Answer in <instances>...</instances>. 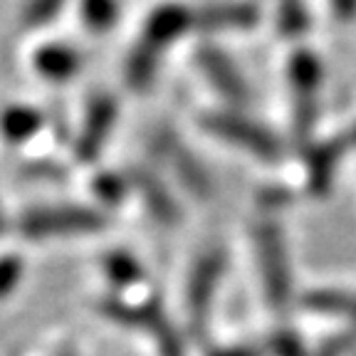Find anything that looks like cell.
I'll return each instance as SVG.
<instances>
[{"instance_id": "cell-12", "label": "cell", "mask_w": 356, "mask_h": 356, "mask_svg": "<svg viewBox=\"0 0 356 356\" xmlns=\"http://www.w3.org/2000/svg\"><path fill=\"white\" fill-rule=\"evenodd\" d=\"M33 65L42 77L62 82V79L72 77V74L77 72L79 57L70 44L50 42V44H42V47L35 50Z\"/></svg>"}, {"instance_id": "cell-18", "label": "cell", "mask_w": 356, "mask_h": 356, "mask_svg": "<svg viewBox=\"0 0 356 356\" xmlns=\"http://www.w3.org/2000/svg\"><path fill=\"white\" fill-rule=\"evenodd\" d=\"M22 257L15 252H8V255H0V300H6L13 289L17 287L22 277Z\"/></svg>"}, {"instance_id": "cell-15", "label": "cell", "mask_w": 356, "mask_h": 356, "mask_svg": "<svg viewBox=\"0 0 356 356\" xmlns=\"http://www.w3.org/2000/svg\"><path fill=\"white\" fill-rule=\"evenodd\" d=\"M159 62L161 55L151 47H146L144 42H136L134 50L129 52L127 60V82L131 89H146L156 77V70H159Z\"/></svg>"}, {"instance_id": "cell-3", "label": "cell", "mask_w": 356, "mask_h": 356, "mask_svg": "<svg viewBox=\"0 0 356 356\" xmlns=\"http://www.w3.org/2000/svg\"><path fill=\"white\" fill-rule=\"evenodd\" d=\"M106 218L99 211L87 206H47L33 208L20 218L17 228L22 235L33 240L52 238V235H74V233H95L104 228Z\"/></svg>"}, {"instance_id": "cell-9", "label": "cell", "mask_w": 356, "mask_h": 356, "mask_svg": "<svg viewBox=\"0 0 356 356\" xmlns=\"http://www.w3.org/2000/svg\"><path fill=\"white\" fill-rule=\"evenodd\" d=\"M193 22H195V15L184 6L154 8L151 15L146 17L144 33H141L139 42L149 44L151 50L163 55V52L168 50V44H171L176 38H181Z\"/></svg>"}, {"instance_id": "cell-22", "label": "cell", "mask_w": 356, "mask_h": 356, "mask_svg": "<svg viewBox=\"0 0 356 356\" xmlns=\"http://www.w3.org/2000/svg\"><path fill=\"white\" fill-rule=\"evenodd\" d=\"M60 10L62 6L60 3H52V0H47V3H33V6H28L22 10V22L30 25V28H38V25L50 22Z\"/></svg>"}, {"instance_id": "cell-23", "label": "cell", "mask_w": 356, "mask_h": 356, "mask_svg": "<svg viewBox=\"0 0 356 356\" xmlns=\"http://www.w3.org/2000/svg\"><path fill=\"white\" fill-rule=\"evenodd\" d=\"M95 191L102 200H109V203H117L124 195V178L117 173H99L95 181Z\"/></svg>"}, {"instance_id": "cell-10", "label": "cell", "mask_w": 356, "mask_h": 356, "mask_svg": "<svg viewBox=\"0 0 356 356\" xmlns=\"http://www.w3.org/2000/svg\"><path fill=\"white\" fill-rule=\"evenodd\" d=\"M344 151H349L344 146V141L339 139V134L332 139L322 141V144L312 146L309 156H307V184H309L312 193H327L332 186L334 171L339 166Z\"/></svg>"}, {"instance_id": "cell-24", "label": "cell", "mask_w": 356, "mask_h": 356, "mask_svg": "<svg viewBox=\"0 0 356 356\" xmlns=\"http://www.w3.org/2000/svg\"><path fill=\"white\" fill-rule=\"evenodd\" d=\"M351 341H354V334H341V337H337L334 341L324 344L317 356H341L351 346Z\"/></svg>"}, {"instance_id": "cell-27", "label": "cell", "mask_w": 356, "mask_h": 356, "mask_svg": "<svg viewBox=\"0 0 356 356\" xmlns=\"http://www.w3.org/2000/svg\"><path fill=\"white\" fill-rule=\"evenodd\" d=\"M0 225H3V211H0Z\"/></svg>"}, {"instance_id": "cell-17", "label": "cell", "mask_w": 356, "mask_h": 356, "mask_svg": "<svg viewBox=\"0 0 356 356\" xmlns=\"http://www.w3.org/2000/svg\"><path fill=\"white\" fill-rule=\"evenodd\" d=\"M104 273L109 282L119 289L141 282V265L129 252H109L104 257Z\"/></svg>"}, {"instance_id": "cell-19", "label": "cell", "mask_w": 356, "mask_h": 356, "mask_svg": "<svg viewBox=\"0 0 356 356\" xmlns=\"http://www.w3.org/2000/svg\"><path fill=\"white\" fill-rule=\"evenodd\" d=\"M119 8L114 3H87L82 8V20L92 30H106L117 20Z\"/></svg>"}, {"instance_id": "cell-7", "label": "cell", "mask_w": 356, "mask_h": 356, "mask_svg": "<svg viewBox=\"0 0 356 356\" xmlns=\"http://www.w3.org/2000/svg\"><path fill=\"white\" fill-rule=\"evenodd\" d=\"M117 122V102L114 97L102 95L95 97V102L89 104L87 114H84V124L79 129L77 139H74V156L77 161L92 163L104 149L106 136H109L111 127Z\"/></svg>"}, {"instance_id": "cell-11", "label": "cell", "mask_w": 356, "mask_h": 356, "mask_svg": "<svg viewBox=\"0 0 356 356\" xmlns=\"http://www.w3.org/2000/svg\"><path fill=\"white\" fill-rule=\"evenodd\" d=\"M134 186L139 188V193L144 195V203L151 213H154L156 220L161 222H176L178 220V206L176 200L171 198L166 186L156 178V173L146 171V168H139V171L131 173Z\"/></svg>"}, {"instance_id": "cell-1", "label": "cell", "mask_w": 356, "mask_h": 356, "mask_svg": "<svg viewBox=\"0 0 356 356\" xmlns=\"http://www.w3.org/2000/svg\"><path fill=\"white\" fill-rule=\"evenodd\" d=\"M255 245L267 302L275 309H284L292 300V267H289L282 228L273 220L260 222V228L255 230Z\"/></svg>"}, {"instance_id": "cell-16", "label": "cell", "mask_w": 356, "mask_h": 356, "mask_svg": "<svg viewBox=\"0 0 356 356\" xmlns=\"http://www.w3.org/2000/svg\"><path fill=\"white\" fill-rule=\"evenodd\" d=\"M305 305L312 309L329 312V314H344L356 322V295L341 289H317L305 297Z\"/></svg>"}, {"instance_id": "cell-25", "label": "cell", "mask_w": 356, "mask_h": 356, "mask_svg": "<svg viewBox=\"0 0 356 356\" xmlns=\"http://www.w3.org/2000/svg\"><path fill=\"white\" fill-rule=\"evenodd\" d=\"M211 356H260V351L252 346H228V349H218Z\"/></svg>"}, {"instance_id": "cell-5", "label": "cell", "mask_w": 356, "mask_h": 356, "mask_svg": "<svg viewBox=\"0 0 356 356\" xmlns=\"http://www.w3.org/2000/svg\"><path fill=\"white\" fill-rule=\"evenodd\" d=\"M289 87L295 97V134L309 139L319 111V87H322V65L309 50H297L289 60Z\"/></svg>"}, {"instance_id": "cell-14", "label": "cell", "mask_w": 356, "mask_h": 356, "mask_svg": "<svg viewBox=\"0 0 356 356\" xmlns=\"http://www.w3.org/2000/svg\"><path fill=\"white\" fill-rule=\"evenodd\" d=\"M42 127V114L28 104H13L3 111L0 117V131L8 141L20 144V141L33 139Z\"/></svg>"}, {"instance_id": "cell-26", "label": "cell", "mask_w": 356, "mask_h": 356, "mask_svg": "<svg viewBox=\"0 0 356 356\" xmlns=\"http://www.w3.org/2000/svg\"><path fill=\"white\" fill-rule=\"evenodd\" d=\"M339 139L344 141L346 149H356V122L351 127H346L344 131L339 134Z\"/></svg>"}, {"instance_id": "cell-20", "label": "cell", "mask_w": 356, "mask_h": 356, "mask_svg": "<svg viewBox=\"0 0 356 356\" xmlns=\"http://www.w3.org/2000/svg\"><path fill=\"white\" fill-rule=\"evenodd\" d=\"M277 25L284 35H300L305 33V28L309 25V17H307V10L302 6H282L277 15Z\"/></svg>"}, {"instance_id": "cell-8", "label": "cell", "mask_w": 356, "mask_h": 356, "mask_svg": "<svg viewBox=\"0 0 356 356\" xmlns=\"http://www.w3.org/2000/svg\"><path fill=\"white\" fill-rule=\"evenodd\" d=\"M195 60H198V67L203 70L208 82H211L225 99L235 102V104H245V102H248L250 89H248V82H245L243 72H240L238 67H235V62L230 60V55H225L220 47L203 44V47L195 52Z\"/></svg>"}, {"instance_id": "cell-28", "label": "cell", "mask_w": 356, "mask_h": 356, "mask_svg": "<svg viewBox=\"0 0 356 356\" xmlns=\"http://www.w3.org/2000/svg\"><path fill=\"white\" fill-rule=\"evenodd\" d=\"M62 356H74V354H62Z\"/></svg>"}, {"instance_id": "cell-13", "label": "cell", "mask_w": 356, "mask_h": 356, "mask_svg": "<svg viewBox=\"0 0 356 356\" xmlns=\"http://www.w3.org/2000/svg\"><path fill=\"white\" fill-rule=\"evenodd\" d=\"M255 6H206L195 13V25L218 30H243L252 28L257 22Z\"/></svg>"}, {"instance_id": "cell-2", "label": "cell", "mask_w": 356, "mask_h": 356, "mask_svg": "<svg viewBox=\"0 0 356 356\" xmlns=\"http://www.w3.org/2000/svg\"><path fill=\"white\" fill-rule=\"evenodd\" d=\"M222 273H225V252L220 248L200 252L191 267L186 284V312H188V327L195 337H206L213 297L220 287Z\"/></svg>"}, {"instance_id": "cell-21", "label": "cell", "mask_w": 356, "mask_h": 356, "mask_svg": "<svg viewBox=\"0 0 356 356\" xmlns=\"http://www.w3.org/2000/svg\"><path fill=\"white\" fill-rule=\"evenodd\" d=\"M270 351L275 356H307V349L295 332H275L270 339Z\"/></svg>"}, {"instance_id": "cell-6", "label": "cell", "mask_w": 356, "mask_h": 356, "mask_svg": "<svg viewBox=\"0 0 356 356\" xmlns=\"http://www.w3.org/2000/svg\"><path fill=\"white\" fill-rule=\"evenodd\" d=\"M156 154L168 163V168L181 178V184H184L191 193L200 195V198L211 195V191H213L211 176H208V171L203 168V163L195 159L193 151L178 139L176 134H171V131L159 134V136H156Z\"/></svg>"}, {"instance_id": "cell-4", "label": "cell", "mask_w": 356, "mask_h": 356, "mask_svg": "<svg viewBox=\"0 0 356 356\" xmlns=\"http://www.w3.org/2000/svg\"><path fill=\"white\" fill-rule=\"evenodd\" d=\"M200 122L211 134L240 146V149L250 151V154L260 156L265 161H275V159L282 156V141L267 127H262L260 122H252V119L243 117V114H235V111H208V114H203Z\"/></svg>"}]
</instances>
